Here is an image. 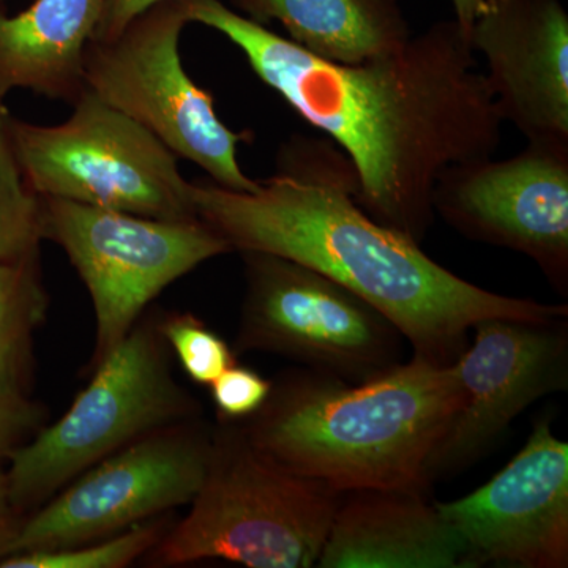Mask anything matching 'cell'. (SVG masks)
<instances>
[{
  "label": "cell",
  "instance_id": "1",
  "mask_svg": "<svg viewBox=\"0 0 568 568\" xmlns=\"http://www.w3.org/2000/svg\"><path fill=\"white\" fill-rule=\"evenodd\" d=\"M186 13L226 37L264 84L327 134L354 166L361 207L417 244L435 222L440 174L489 159L503 141L495 97L455 20L436 22L379 58L338 63L222 0H186Z\"/></svg>",
  "mask_w": 568,
  "mask_h": 568
},
{
  "label": "cell",
  "instance_id": "2",
  "mask_svg": "<svg viewBox=\"0 0 568 568\" xmlns=\"http://www.w3.org/2000/svg\"><path fill=\"white\" fill-rule=\"evenodd\" d=\"M196 215L231 252L308 265L364 298L402 332L416 357L450 365L469 332L493 317L552 323L568 306L491 293L437 264L413 239L384 226L355 200L357 174L334 141L294 134L275 173L253 192L196 179Z\"/></svg>",
  "mask_w": 568,
  "mask_h": 568
},
{
  "label": "cell",
  "instance_id": "3",
  "mask_svg": "<svg viewBox=\"0 0 568 568\" xmlns=\"http://www.w3.org/2000/svg\"><path fill=\"white\" fill-rule=\"evenodd\" d=\"M458 402L454 364L413 355L365 383L312 368L284 372L263 407L237 422L254 446L338 495H425L426 463Z\"/></svg>",
  "mask_w": 568,
  "mask_h": 568
},
{
  "label": "cell",
  "instance_id": "4",
  "mask_svg": "<svg viewBox=\"0 0 568 568\" xmlns=\"http://www.w3.org/2000/svg\"><path fill=\"white\" fill-rule=\"evenodd\" d=\"M338 499L254 446L237 420L216 418L189 514L142 560L151 567L213 559L250 568L316 567Z\"/></svg>",
  "mask_w": 568,
  "mask_h": 568
},
{
  "label": "cell",
  "instance_id": "5",
  "mask_svg": "<svg viewBox=\"0 0 568 568\" xmlns=\"http://www.w3.org/2000/svg\"><path fill=\"white\" fill-rule=\"evenodd\" d=\"M203 406L181 386L160 315L142 316L91 373L69 410L7 458L11 500L22 517L73 478L133 440L190 418Z\"/></svg>",
  "mask_w": 568,
  "mask_h": 568
},
{
  "label": "cell",
  "instance_id": "6",
  "mask_svg": "<svg viewBox=\"0 0 568 568\" xmlns=\"http://www.w3.org/2000/svg\"><path fill=\"white\" fill-rule=\"evenodd\" d=\"M58 125L11 118V138L32 192L183 222L200 219L178 156L129 115L85 91Z\"/></svg>",
  "mask_w": 568,
  "mask_h": 568
},
{
  "label": "cell",
  "instance_id": "7",
  "mask_svg": "<svg viewBox=\"0 0 568 568\" xmlns=\"http://www.w3.org/2000/svg\"><path fill=\"white\" fill-rule=\"evenodd\" d=\"M186 0H163L142 11L119 36L85 48V88L149 130L174 153L233 192H253L237 160L250 130L234 132L215 111L213 95L183 69L181 36Z\"/></svg>",
  "mask_w": 568,
  "mask_h": 568
},
{
  "label": "cell",
  "instance_id": "8",
  "mask_svg": "<svg viewBox=\"0 0 568 568\" xmlns=\"http://www.w3.org/2000/svg\"><path fill=\"white\" fill-rule=\"evenodd\" d=\"M40 201L41 237L61 246L91 295L97 331L89 375L168 286L233 253L201 219L168 222L61 197Z\"/></svg>",
  "mask_w": 568,
  "mask_h": 568
},
{
  "label": "cell",
  "instance_id": "9",
  "mask_svg": "<svg viewBox=\"0 0 568 568\" xmlns=\"http://www.w3.org/2000/svg\"><path fill=\"white\" fill-rule=\"evenodd\" d=\"M239 254L245 294L235 354L283 355L347 383L402 364L405 336L353 291L287 257Z\"/></svg>",
  "mask_w": 568,
  "mask_h": 568
},
{
  "label": "cell",
  "instance_id": "10",
  "mask_svg": "<svg viewBox=\"0 0 568 568\" xmlns=\"http://www.w3.org/2000/svg\"><path fill=\"white\" fill-rule=\"evenodd\" d=\"M213 428L203 417L163 426L89 467L22 519L11 555L81 547L189 506Z\"/></svg>",
  "mask_w": 568,
  "mask_h": 568
},
{
  "label": "cell",
  "instance_id": "11",
  "mask_svg": "<svg viewBox=\"0 0 568 568\" xmlns=\"http://www.w3.org/2000/svg\"><path fill=\"white\" fill-rule=\"evenodd\" d=\"M433 211L473 241L525 254L567 294L568 144L454 164L437 179Z\"/></svg>",
  "mask_w": 568,
  "mask_h": 568
},
{
  "label": "cell",
  "instance_id": "12",
  "mask_svg": "<svg viewBox=\"0 0 568 568\" xmlns=\"http://www.w3.org/2000/svg\"><path fill=\"white\" fill-rule=\"evenodd\" d=\"M473 331L454 362L459 402L426 463L429 484L477 463L532 403L567 388L566 320L493 317Z\"/></svg>",
  "mask_w": 568,
  "mask_h": 568
},
{
  "label": "cell",
  "instance_id": "13",
  "mask_svg": "<svg viewBox=\"0 0 568 568\" xmlns=\"http://www.w3.org/2000/svg\"><path fill=\"white\" fill-rule=\"evenodd\" d=\"M435 506L466 541L473 567L566 568L568 444L541 418L491 480Z\"/></svg>",
  "mask_w": 568,
  "mask_h": 568
},
{
  "label": "cell",
  "instance_id": "14",
  "mask_svg": "<svg viewBox=\"0 0 568 568\" xmlns=\"http://www.w3.org/2000/svg\"><path fill=\"white\" fill-rule=\"evenodd\" d=\"M497 112L528 142L568 144V14L559 0H485L467 33Z\"/></svg>",
  "mask_w": 568,
  "mask_h": 568
},
{
  "label": "cell",
  "instance_id": "15",
  "mask_svg": "<svg viewBox=\"0 0 568 568\" xmlns=\"http://www.w3.org/2000/svg\"><path fill=\"white\" fill-rule=\"evenodd\" d=\"M316 567L473 568L469 549L424 493H342Z\"/></svg>",
  "mask_w": 568,
  "mask_h": 568
},
{
  "label": "cell",
  "instance_id": "16",
  "mask_svg": "<svg viewBox=\"0 0 568 568\" xmlns=\"http://www.w3.org/2000/svg\"><path fill=\"white\" fill-rule=\"evenodd\" d=\"M104 0H36L9 14L0 2V97L26 89L73 104L88 91L85 48Z\"/></svg>",
  "mask_w": 568,
  "mask_h": 568
},
{
  "label": "cell",
  "instance_id": "17",
  "mask_svg": "<svg viewBox=\"0 0 568 568\" xmlns=\"http://www.w3.org/2000/svg\"><path fill=\"white\" fill-rule=\"evenodd\" d=\"M239 13L278 21L298 47L325 61L361 63L413 36L398 0H231Z\"/></svg>",
  "mask_w": 568,
  "mask_h": 568
},
{
  "label": "cell",
  "instance_id": "18",
  "mask_svg": "<svg viewBox=\"0 0 568 568\" xmlns=\"http://www.w3.org/2000/svg\"><path fill=\"white\" fill-rule=\"evenodd\" d=\"M48 306L41 250L0 261V402L29 398L33 334Z\"/></svg>",
  "mask_w": 568,
  "mask_h": 568
},
{
  "label": "cell",
  "instance_id": "19",
  "mask_svg": "<svg viewBox=\"0 0 568 568\" xmlns=\"http://www.w3.org/2000/svg\"><path fill=\"white\" fill-rule=\"evenodd\" d=\"M11 118L0 97V261L37 252L43 242L40 196L22 175Z\"/></svg>",
  "mask_w": 568,
  "mask_h": 568
},
{
  "label": "cell",
  "instance_id": "20",
  "mask_svg": "<svg viewBox=\"0 0 568 568\" xmlns=\"http://www.w3.org/2000/svg\"><path fill=\"white\" fill-rule=\"evenodd\" d=\"M171 514L160 515L133 528L91 544L61 551L18 552L0 560V568H123L145 558L170 526Z\"/></svg>",
  "mask_w": 568,
  "mask_h": 568
},
{
  "label": "cell",
  "instance_id": "21",
  "mask_svg": "<svg viewBox=\"0 0 568 568\" xmlns=\"http://www.w3.org/2000/svg\"><path fill=\"white\" fill-rule=\"evenodd\" d=\"M160 331L183 373L197 386L209 387L237 364L234 347L193 313H163Z\"/></svg>",
  "mask_w": 568,
  "mask_h": 568
},
{
  "label": "cell",
  "instance_id": "22",
  "mask_svg": "<svg viewBox=\"0 0 568 568\" xmlns=\"http://www.w3.org/2000/svg\"><path fill=\"white\" fill-rule=\"evenodd\" d=\"M211 395L220 420H245L263 407L272 381L246 366L233 365L211 384Z\"/></svg>",
  "mask_w": 568,
  "mask_h": 568
},
{
  "label": "cell",
  "instance_id": "23",
  "mask_svg": "<svg viewBox=\"0 0 568 568\" xmlns=\"http://www.w3.org/2000/svg\"><path fill=\"white\" fill-rule=\"evenodd\" d=\"M47 407L31 398L0 402V459L28 443L48 424Z\"/></svg>",
  "mask_w": 568,
  "mask_h": 568
},
{
  "label": "cell",
  "instance_id": "24",
  "mask_svg": "<svg viewBox=\"0 0 568 568\" xmlns=\"http://www.w3.org/2000/svg\"><path fill=\"white\" fill-rule=\"evenodd\" d=\"M163 0H104L102 17L93 32L92 40L106 41L114 39L142 11L151 9Z\"/></svg>",
  "mask_w": 568,
  "mask_h": 568
},
{
  "label": "cell",
  "instance_id": "25",
  "mask_svg": "<svg viewBox=\"0 0 568 568\" xmlns=\"http://www.w3.org/2000/svg\"><path fill=\"white\" fill-rule=\"evenodd\" d=\"M24 518L11 500L7 470L0 469V560L11 555V547Z\"/></svg>",
  "mask_w": 568,
  "mask_h": 568
},
{
  "label": "cell",
  "instance_id": "26",
  "mask_svg": "<svg viewBox=\"0 0 568 568\" xmlns=\"http://www.w3.org/2000/svg\"><path fill=\"white\" fill-rule=\"evenodd\" d=\"M450 2L455 11L454 20L457 21V24L467 37L470 26L476 20L477 11L485 0H450Z\"/></svg>",
  "mask_w": 568,
  "mask_h": 568
},
{
  "label": "cell",
  "instance_id": "27",
  "mask_svg": "<svg viewBox=\"0 0 568 568\" xmlns=\"http://www.w3.org/2000/svg\"><path fill=\"white\" fill-rule=\"evenodd\" d=\"M0 2H2V0H0Z\"/></svg>",
  "mask_w": 568,
  "mask_h": 568
}]
</instances>
